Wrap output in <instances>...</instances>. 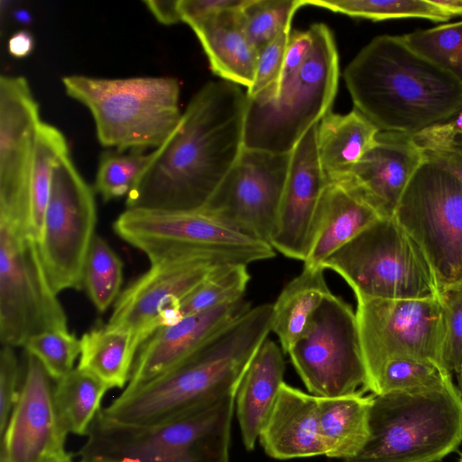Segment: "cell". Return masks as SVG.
Here are the masks:
<instances>
[{
    "label": "cell",
    "mask_w": 462,
    "mask_h": 462,
    "mask_svg": "<svg viewBox=\"0 0 462 462\" xmlns=\"http://www.w3.org/2000/svg\"><path fill=\"white\" fill-rule=\"evenodd\" d=\"M247 96L226 80L208 82L190 99L170 138L126 197V208L201 210L244 148Z\"/></svg>",
    "instance_id": "1"
},
{
    "label": "cell",
    "mask_w": 462,
    "mask_h": 462,
    "mask_svg": "<svg viewBox=\"0 0 462 462\" xmlns=\"http://www.w3.org/2000/svg\"><path fill=\"white\" fill-rule=\"evenodd\" d=\"M344 79L355 108L380 131L414 135L462 109V85L398 35H379L350 61Z\"/></svg>",
    "instance_id": "2"
},
{
    "label": "cell",
    "mask_w": 462,
    "mask_h": 462,
    "mask_svg": "<svg viewBox=\"0 0 462 462\" xmlns=\"http://www.w3.org/2000/svg\"><path fill=\"white\" fill-rule=\"evenodd\" d=\"M273 304L251 308L168 372L125 388L101 413L116 422L150 427L210 397L236 391L271 330Z\"/></svg>",
    "instance_id": "3"
},
{
    "label": "cell",
    "mask_w": 462,
    "mask_h": 462,
    "mask_svg": "<svg viewBox=\"0 0 462 462\" xmlns=\"http://www.w3.org/2000/svg\"><path fill=\"white\" fill-rule=\"evenodd\" d=\"M236 394L210 397L150 427L116 422L100 409L78 455L89 462H229Z\"/></svg>",
    "instance_id": "4"
},
{
    "label": "cell",
    "mask_w": 462,
    "mask_h": 462,
    "mask_svg": "<svg viewBox=\"0 0 462 462\" xmlns=\"http://www.w3.org/2000/svg\"><path fill=\"white\" fill-rule=\"evenodd\" d=\"M61 81L66 94L90 112L98 142L117 152L159 148L181 119L180 85L172 77L73 74Z\"/></svg>",
    "instance_id": "5"
},
{
    "label": "cell",
    "mask_w": 462,
    "mask_h": 462,
    "mask_svg": "<svg viewBox=\"0 0 462 462\" xmlns=\"http://www.w3.org/2000/svg\"><path fill=\"white\" fill-rule=\"evenodd\" d=\"M461 442L462 397L450 381L374 395L367 441L345 462H439Z\"/></svg>",
    "instance_id": "6"
},
{
    "label": "cell",
    "mask_w": 462,
    "mask_h": 462,
    "mask_svg": "<svg viewBox=\"0 0 462 462\" xmlns=\"http://www.w3.org/2000/svg\"><path fill=\"white\" fill-rule=\"evenodd\" d=\"M310 30L311 51L291 81L276 95L247 97L244 148L291 153L331 110L339 77L337 46L327 25L315 23Z\"/></svg>",
    "instance_id": "7"
},
{
    "label": "cell",
    "mask_w": 462,
    "mask_h": 462,
    "mask_svg": "<svg viewBox=\"0 0 462 462\" xmlns=\"http://www.w3.org/2000/svg\"><path fill=\"white\" fill-rule=\"evenodd\" d=\"M356 299H425L439 296L424 255L394 217H383L326 259Z\"/></svg>",
    "instance_id": "8"
},
{
    "label": "cell",
    "mask_w": 462,
    "mask_h": 462,
    "mask_svg": "<svg viewBox=\"0 0 462 462\" xmlns=\"http://www.w3.org/2000/svg\"><path fill=\"white\" fill-rule=\"evenodd\" d=\"M393 217L424 255L439 293L462 284V182L451 171L426 157Z\"/></svg>",
    "instance_id": "9"
},
{
    "label": "cell",
    "mask_w": 462,
    "mask_h": 462,
    "mask_svg": "<svg viewBox=\"0 0 462 462\" xmlns=\"http://www.w3.org/2000/svg\"><path fill=\"white\" fill-rule=\"evenodd\" d=\"M68 329L65 310L47 278L39 245L0 219V342L23 346L33 336Z\"/></svg>",
    "instance_id": "10"
},
{
    "label": "cell",
    "mask_w": 462,
    "mask_h": 462,
    "mask_svg": "<svg viewBox=\"0 0 462 462\" xmlns=\"http://www.w3.org/2000/svg\"><path fill=\"white\" fill-rule=\"evenodd\" d=\"M115 233L146 254L149 262L178 252H210L249 264L273 258L274 249L204 210L125 208L114 221Z\"/></svg>",
    "instance_id": "11"
},
{
    "label": "cell",
    "mask_w": 462,
    "mask_h": 462,
    "mask_svg": "<svg viewBox=\"0 0 462 462\" xmlns=\"http://www.w3.org/2000/svg\"><path fill=\"white\" fill-rule=\"evenodd\" d=\"M288 355L306 388L316 397L366 392L367 374L356 312L333 293L322 301L309 329Z\"/></svg>",
    "instance_id": "12"
},
{
    "label": "cell",
    "mask_w": 462,
    "mask_h": 462,
    "mask_svg": "<svg viewBox=\"0 0 462 462\" xmlns=\"http://www.w3.org/2000/svg\"><path fill=\"white\" fill-rule=\"evenodd\" d=\"M94 190L70 158L63 155L53 170L39 251L56 294L83 288V273L96 236Z\"/></svg>",
    "instance_id": "13"
},
{
    "label": "cell",
    "mask_w": 462,
    "mask_h": 462,
    "mask_svg": "<svg viewBox=\"0 0 462 462\" xmlns=\"http://www.w3.org/2000/svg\"><path fill=\"white\" fill-rule=\"evenodd\" d=\"M356 320L367 386L381 366L412 358L442 366V306L439 296L425 299H356ZM445 367V366H444ZM446 368V367H445Z\"/></svg>",
    "instance_id": "14"
},
{
    "label": "cell",
    "mask_w": 462,
    "mask_h": 462,
    "mask_svg": "<svg viewBox=\"0 0 462 462\" xmlns=\"http://www.w3.org/2000/svg\"><path fill=\"white\" fill-rule=\"evenodd\" d=\"M231 263H241L210 252L164 255L150 263V268L120 293L108 324L131 330L142 346L159 329L165 312L177 307L218 268Z\"/></svg>",
    "instance_id": "15"
},
{
    "label": "cell",
    "mask_w": 462,
    "mask_h": 462,
    "mask_svg": "<svg viewBox=\"0 0 462 462\" xmlns=\"http://www.w3.org/2000/svg\"><path fill=\"white\" fill-rule=\"evenodd\" d=\"M291 153L243 148L236 164L201 210L246 236L269 244L288 176Z\"/></svg>",
    "instance_id": "16"
},
{
    "label": "cell",
    "mask_w": 462,
    "mask_h": 462,
    "mask_svg": "<svg viewBox=\"0 0 462 462\" xmlns=\"http://www.w3.org/2000/svg\"><path fill=\"white\" fill-rule=\"evenodd\" d=\"M39 105L23 76L0 78V219L27 236L40 125ZM28 237V236H27Z\"/></svg>",
    "instance_id": "17"
},
{
    "label": "cell",
    "mask_w": 462,
    "mask_h": 462,
    "mask_svg": "<svg viewBox=\"0 0 462 462\" xmlns=\"http://www.w3.org/2000/svg\"><path fill=\"white\" fill-rule=\"evenodd\" d=\"M52 380L40 361L27 354L18 398L0 436V462H47L68 452Z\"/></svg>",
    "instance_id": "18"
},
{
    "label": "cell",
    "mask_w": 462,
    "mask_h": 462,
    "mask_svg": "<svg viewBox=\"0 0 462 462\" xmlns=\"http://www.w3.org/2000/svg\"><path fill=\"white\" fill-rule=\"evenodd\" d=\"M318 124L311 126L291 153L275 227L270 245L283 255L305 261L317 210L328 180L319 160Z\"/></svg>",
    "instance_id": "19"
},
{
    "label": "cell",
    "mask_w": 462,
    "mask_h": 462,
    "mask_svg": "<svg viewBox=\"0 0 462 462\" xmlns=\"http://www.w3.org/2000/svg\"><path fill=\"white\" fill-rule=\"evenodd\" d=\"M425 160L411 135L380 131L375 144L337 183L353 190L382 217H391Z\"/></svg>",
    "instance_id": "20"
},
{
    "label": "cell",
    "mask_w": 462,
    "mask_h": 462,
    "mask_svg": "<svg viewBox=\"0 0 462 462\" xmlns=\"http://www.w3.org/2000/svg\"><path fill=\"white\" fill-rule=\"evenodd\" d=\"M251 308L243 297L159 328L140 346L125 388L149 382L180 365Z\"/></svg>",
    "instance_id": "21"
},
{
    "label": "cell",
    "mask_w": 462,
    "mask_h": 462,
    "mask_svg": "<svg viewBox=\"0 0 462 462\" xmlns=\"http://www.w3.org/2000/svg\"><path fill=\"white\" fill-rule=\"evenodd\" d=\"M264 452L275 459L325 456L318 421V397L282 384L259 435Z\"/></svg>",
    "instance_id": "22"
},
{
    "label": "cell",
    "mask_w": 462,
    "mask_h": 462,
    "mask_svg": "<svg viewBox=\"0 0 462 462\" xmlns=\"http://www.w3.org/2000/svg\"><path fill=\"white\" fill-rule=\"evenodd\" d=\"M382 217L353 190L328 182L314 220L304 267L323 262Z\"/></svg>",
    "instance_id": "23"
},
{
    "label": "cell",
    "mask_w": 462,
    "mask_h": 462,
    "mask_svg": "<svg viewBox=\"0 0 462 462\" xmlns=\"http://www.w3.org/2000/svg\"><path fill=\"white\" fill-rule=\"evenodd\" d=\"M283 351L266 338L250 361L236 394V411L243 444L253 450L284 383Z\"/></svg>",
    "instance_id": "24"
},
{
    "label": "cell",
    "mask_w": 462,
    "mask_h": 462,
    "mask_svg": "<svg viewBox=\"0 0 462 462\" xmlns=\"http://www.w3.org/2000/svg\"><path fill=\"white\" fill-rule=\"evenodd\" d=\"M243 6L222 11L191 29L214 74L248 89L254 83L258 51L245 32L241 11Z\"/></svg>",
    "instance_id": "25"
},
{
    "label": "cell",
    "mask_w": 462,
    "mask_h": 462,
    "mask_svg": "<svg viewBox=\"0 0 462 462\" xmlns=\"http://www.w3.org/2000/svg\"><path fill=\"white\" fill-rule=\"evenodd\" d=\"M380 130L360 111H328L318 123L319 160L328 182L345 179L375 144Z\"/></svg>",
    "instance_id": "26"
},
{
    "label": "cell",
    "mask_w": 462,
    "mask_h": 462,
    "mask_svg": "<svg viewBox=\"0 0 462 462\" xmlns=\"http://www.w3.org/2000/svg\"><path fill=\"white\" fill-rule=\"evenodd\" d=\"M374 394L364 392L339 397H318V421L325 456L346 461L359 453L369 436Z\"/></svg>",
    "instance_id": "27"
},
{
    "label": "cell",
    "mask_w": 462,
    "mask_h": 462,
    "mask_svg": "<svg viewBox=\"0 0 462 462\" xmlns=\"http://www.w3.org/2000/svg\"><path fill=\"white\" fill-rule=\"evenodd\" d=\"M324 270L304 267L287 283L273 304L271 330L277 335L284 354L305 335L320 304L332 293Z\"/></svg>",
    "instance_id": "28"
},
{
    "label": "cell",
    "mask_w": 462,
    "mask_h": 462,
    "mask_svg": "<svg viewBox=\"0 0 462 462\" xmlns=\"http://www.w3.org/2000/svg\"><path fill=\"white\" fill-rule=\"evenodd\" d=\"M141 346L129 329L106 324L80 337L78 367L90 373L109 389L125 388Z\"/></svg>",
    "instance_id": "29"
},
{
    "label": "cell",
    "mask_w": 462,
    "mask_h": 462,
    "mask_svg": "<svg viewBox=\"0 0 462 462\" xmlns=\"http://www.w3.org/2000/svg\"><path fill=\"white\" fill-rule=\"evenodd\" d=\"M109 387L78 366L54 386V403L60 423L68 434L87 436Z\"/></svg>",
    "instance_id": "30"
},
{
    "label": "cell",
    "mask_w": 462,
    "mask_h": 462,
    "mask_svg": "<svg viewBox=\"0 0 462 462\" xmlns=\"http://www.w3.org/2000/svg\"><path fill=\"white\" fill-rule=\"evenodd\" d=\"M64 134L52 125L42 121L39 128L32 175L27 236L40 244L51 193L54 167L69 152Z\"/></svg>",
    "instance_id": "31"
},
{
    "label": "cell",
    "mask_w": 462,
    "mask_h": 462,
    "mask_svg": "<svg viewBox=\"0 0 462 462\" xmlns=\"http://www.w3.org/2000/svg\"><path fill=\"white\" fill-rule=\"evenodd\" d=\"M250 274L247 265L231 263L214 272L174 309L165 312L159 328L188 315L202 312L243 298Z\"/></svg>",
    "instance_id": "32"
},
{
    "label": "cell",
    "mask_w": 462,
    "mask_h": 462,
    "mask_svg": "<svg viewBox=\"0 0 462 462\" xmlns=\"http://www.w3.org/2000/svg\"><path fill=\"white\" fill-rule=\"evenodd\" d=\"M302 5L373 21L422 18L442 23L451 19L448 14L431 0H302Z\"/></svg>",
    "instance_id": "33"
},
{
    "label": "cell",
    "mask_w": 462,
    "mask_h": 462,
    "mask_svg": "<svg viewBox=\"0 0 462 462\" xmlns=\"http://www.w3.org/2000/svg\"><path fill=\"white\" fill-rule=\"evenodd\" d=\"M452 381L451 373L430 361L395 358L384 363L368 383L374 395L391 392L439 388Z\"/></svg>",
    "instance_id": "34"
},
{
    "label": "cell",
    "mask_w": 462,
    "mask_h": 462,
    "mask_svg": "<svg viewBox=\"0 0 462 462\" xmlns=\"http://www.w3.org/2000/svg\"><path fill=\"white\" fill-rule=\"evenodd\" d=\"M124 264L109 244L96 235L83 273V287L96 309L105 312L120 295Z\"/></svg>",
    "instance_id": "35"
},
{
    "label": "cell",
    "mask_w": 462,
    "mask_h": 462,
    "mask_svg": "<svg viewBox=\"0 0 462 462\" xmlns=\"http://www.w3.org/2000/svg\"><path fill=\"white\" fill-rule=\"evenodd\" d=\"M417 54L462 85V21L402 35Z\"/></svg>",
    "instance_id": "36"
},
{
    "label": "cell",
    "mask_w": 462,
    "mask_h": 462,
    "mask_svg": "<svg viewBox=\"0 0 462 462\" xmlns=\"http://www.w3.org/2000/svg\"><path fill=\"white\" fill-rule=\"evenodd\" d=\"M152 157V151L104 152L99 160L95 189L105 201L127 197Z\"/></svg>",
    "instance_id": "37"
},
{
    "label": "cell",
    "mask_w": 462,
    "mask_h": 462,
    "mask_svg": "<svg viewBox=\"0 0 462 462\" xmlns=\"http://www.w3.org/2000/svg\"><path fill=\"white\" fill-rule=\"evenodd\" d=\"M302 0H247L242 7L245 30L259 51L284 30L291 26Z\"/></svg>",
    "instance_id": "38"
},
{
    "label": "cell",
    "mask_w": 462,
    "mask_h": 462,
    "mask_svg": "<svg viewBox=\"0 0 462 462\" xmlns=\"http://www.w3.org/2000/svg\"><path fill=\"white\" fill-rule=\"evenodd\" d=\"M58 381L74 369L80 355V338L69 329L46 331L32 337L23 346Z\"/></svg>",
    "instance_id": "39"
},
{
    "label": "cell",
    "mask_w": 462,
    "mask_h": 462,
    "mask_svg": "<svg viewBox=\"0 0 462 462\" xmlns=\"http://www.w3.org/2000/svg\"><path fill=\"white\" fill-rule=\"evenodd\" d=\"M439 299L443 319L442 363L448 371L457 374L462 363V284L444 290Z\"/></svg>",
    "instance_id": "40"
},
{
    "label": "cell",
    "mask_w": 462,
    "mask_h": 462,
    "mask_svg": "<svg viewBox=\"0 0 462 462\" xmlns=\"http://www.w3.org/2000/svg\"><path fill=\"white\" fill-rule=\"evenodd\" d=\"M291 32V27L287 28L258 51L254 83L246 90L248 97L275 86L279 81Z\"/></svg>",
    "instance_id": "41"
},
{
    "label": "cell",
    "mask_w": 462,
    "mask_h": 462,
    "mask_svg": "<svg viewBox=\"0 0 462 462\" xmlns=\"http://www.w3.org/2000/svg\"><path fill=\"white\" fill-rule=\"evenodd\" d=\"M19 365L14 348L1 346L0 351V436L18 398Z\"/></svg>",
    "instance_id": "42"
},
{
    "label": "cell",
    "mask_w": 462,
    "mask_h": 462,
    "mask_svg": "<svg viewBox=\"0 0 462 462\" xmlns=\"http://www.w3.org/2000/svg\"><path fill=\"white\" fill-rule=\"evenodd\" d=\"M313 44V38L309 28L307 31H291L286 47L282 73L275 86L262 91L276 95L295 77L307 60ZM261 92V93H262ZM260 94V93H259Z\"/></svg>",
    "instance_id": "43"
},
{
    "label": "cell",
    "mask_w": 462,
    "mask_h": 462,
    "mask_svg": "<svg viewBox=\"0 0 462 462\" xmlns=\"http://www.w3.org/2000/svg\"><path fill=\"white\" fill-rule=\"evenodd\" d=\"M457 137H462V109L446 122L412 135L414 142L423 152L445 147Z\"/></svg>",
    "instance_id": "44"
},
{
    "label": "cell",
    "mask_w": 462,
    "mask_h": 462,
    "mask_svg": "<svg viewBox=\"0 0 462 462\" xmlns=\"http://www.w3.org/2000/svg\"><path fill=\"white\" fill-rule=\"evenodd\" d=\"M246 0H179L182 23L190 28L222 11L240 8Z\"/></svg>",
    "instance_id": "45"
},
{
    "label": "cell",
    "mask_w": 462,
    "mask_h": 462,
    "mask_svg": "<svg viewBox=\"0 0 462 462\" xmlns=\"http://www.w3.org/2000/svg\"><path fill=\"white\" fill-rule=\"evenodd\" d=\"M424 153L427 159L448 170L462 182V137H457L445 147L425 151Z\"/></svg>",
    "instance_id": "46"
},
{
    "label": "cell",
    "mask_w": 462,
    "mask_h": 462,
    "mask_svg": "<svg viewBox=\"0 0 462 462\" xmlns=\"http://www.w3.org/2000/svg\"><path fill=\"white\" fill-rule=\"evenodd\" d=\"M143 4L154 18L161 23L171 25L181 22L179 0H149Z\"/></svg>",
    "instance_id": "47"
},
{
    "label": "cell",
    "mask_w": 462,
    "mask_h": 462,
    "mask_svg": "<svg viewBox=\"0 0 462 462\" xmlns=\"http://www.w3.org/2000/svg\"><path fill=\"white\" fill-rule=\"evenodd\" d=\"M34 48L32 34L25 30L14 32L8 40V51L17 59L29 56Z\"/></svg>",
    "instance_id": "48"
},
{
    "label": "cell",
    "mask_w": 462,
    "mask_h": 462,
    "mask_svg": "<svg viewBox=\"0 0 462 462\" xmlns=\"http://www.w3.org/2000/svg\"><path fill=\"white\" fill-rule=\"evenodd\" d=\"M431 2L448 14L451 19L462 17V0H431Z\"/></svg>",
    "instance_id": "49"
},
{
    "label": "cell",
    "mask_w": 462,
    "mask_h": 462,
    "mask_svg": "<svg viewBox=\"0 0 462 462\" xmlns=\"http://www.w3.org/2000/svg\"><path fill=\"white\" fill-rule=\"evenodd\" d=\"M72 458H73V455L69 452H67L66 454H64L60 457H55L53 459H51L47 462H73Z\"/></svg>",
    "instance_id": "50"
},
{
    "label": "cell",
    "mask_w": 462,
    "mask_h": 462,
    "mask_svg": "<svg viewBox=\"0 0 462 462\" xmlns=\"http://www.w3.org/2000/svg\"><path fill=\"white\" fill-rule=\"evenodd\" d=\"M457 383H458L457 389L462 397V363H461L459 370L457 373Z\"/></svg>",
    "instance_id": "51"
},
{
    "label": "cell",
    "mask_w": 462,
    "mask_h": 462,
    "mask_svg": "<svg viewBox=\"0 0 462 462\" xmlns=\"http://www.w3.org/2000/svg\"><path fill=\"white\" fill-rule=\"evenodd\" d=\"M457 462H462V456L460 457V458Z\"/></svg>",
    "instance_id": "52"
}]
</instances>
